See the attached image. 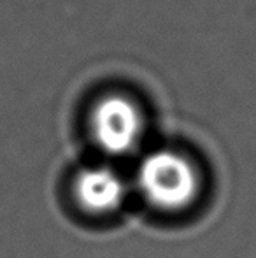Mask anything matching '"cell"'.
<instances>
[{"label": "cell", "instance_id": "6da1fadb", "mask_svg": "<svg viewBox=\"0 0 256 258\" xmlns=\"http://www.w3.org/2000/svg\"><path fill=\"white\" fill-rule=\"evenodd\" d=\"M137 186L153 207L179 213L197 201L200 179L188 158L176 151L158 150L142 158L137 169Z\"/></svg>", "mask_w": 256, "mask_h": 258}, {"label": "cell", "instance_id": "7a4b0ae2", "mask_svg": "<svg viewBox=\"0 0 256 258\" xmlns=\"http://www.w3.org/2000/svg\"><path fill=\"white\" fill-rule=\"evenodd\" d=\"M95 143L106 153L121 156L137 148L142 134V119L137 107L120 95L100 100L92 116Z\"/></svg>", "mask_w": 256, "mask_h": 258}, {"label": "cell", "instance_id": "3957f363", "mask_svg": "<svg viewBox=\"0 0 256 258\" xmlns=\"http://www.w3.org/2000/svg\"><path fill=\"white\" fill-rule=\"evenodd\" d=\"M74 194L81 209L104 216L118 211L127 201V183L111 167H88L75 179Z\"/></svg>", "mask_w": 256, "mask_h": 258}]
</instances>
